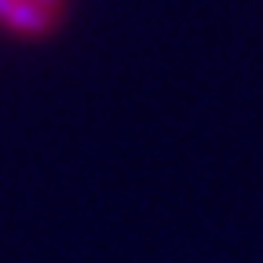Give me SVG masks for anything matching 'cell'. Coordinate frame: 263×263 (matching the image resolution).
Listing matches in <instances>:
<instances>
[{
    "label": "cell",
    "mask_w": 263,
    "mask_h": 263,
    "mask_svg": "<svg viewBox=\"0 0 263 263\" xmlns=\"http://www.w3.org/2000/svg\"><path fill=\"white\" fill-rule=\"evenodd\" d=\"M0 26L18 33V37H48L59 26V18L33 0H0Z\"/></svg>",
    "instance_id": "cell-1"
},
{
    "label": "cell",
    "mask_w": 263,
    "mask_h": 263,
    "mask_svg": "<svg viewBox=\"0 0 263 263\" xmlns=\"http://www.w3.org/2000/svg\"><path fill=\"white\" fill-rule=\"evenodd\" d=\"M33 4H37V8H44V11H51L55 18L62 15V4H66V0H33Z\"/></svg>",
    "instance_id": "cell-2"
}]
</instances>
